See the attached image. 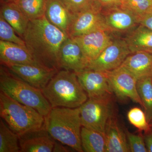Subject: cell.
I'll return each mask as SVG.
<instances>
[{
	"mask_svg": "<svg viewBox=\"0 0 152 152\" xmlns=\"http://www.w3.org/2000/svg\"><path fill=\"white\" fill-rule=\"evenodd\" d=\"M80 110L82 126L104 133L109 119L115 113L113 96L88 98Z\"/></svg>",
	"mask_w": 152,
	"mask_h": 152,
	"instance_id": "obj_6",
	"label": "cell"
},
{
	"mask_svg": "<svg viewBox=\"0 0 152 152\" xmlns=\"http://www.w3.org/2000/svg\"><path fill=\"white\" fill-rule=\"evenodd\" d=\"M121 66L129 71L137 80L152 77V54L143 52L132 53Z\"/></svg>",
	"mask_w": 152,
	"mask_h": 152,
	"instance_id": "obj_18",
	"label": "cell"
},
{
	"mask_svg": "<svg viewBox=\"0 0 152 152\" xmlns=\"http://www.w3.org/2000/svg\"><path fill=\"white\" fill-rule=\"evenodd\" d=\"M126 132L130 152H148L145 144L144 136L141 132L136 134L129 132L127 129L126 130Z\"/></svg>",
	"mask_w": 152,
	"mask_h": 152,
	"instance_id": "obj_29",
	"label": "cell"
},
{
	"mask_svg": "<svg viewBox=\"0 0 152 152\" xmlns=\"http://www.w3.org/2000/svg\"><path fill=\"white\" fill-rule=\"evenodd\" d=\"M137 88L143 104V108L150 124L152 123V77L139 79Z\"/></svg>",
	"mask_w": 152,
	"mask_h": 152,
	"instance_id": "obj_24",
	"label": "cell"
},
{
	"mask_svg": "<svg viewBox=\"0 0 152 152\" xmlns=\"http://www.w3.org/2000/svg\"><path fill=\"white\" fill-rule=\"evenodd\" d=\"M42 91L52 108L79 107L88 98L76 73L64 69L58 71Z\"/></svg>",
	"mask_w": 152,
	"mask_h": 152,
	"instance_id": "obj_3",
	"label": "cell"
},
{
	"mask_svg": "<svg viewBox=\"0 0 152 152\" xmlns=\"http://www.w3.org/2000/svg\"><path fill=\"white\" fill-rule=\"evenodd\" d=\"M124 39L132 53L143 52L152 54V30L141 25L126 35Z\"/></svg>",
	"mask_w": 152,
	"mask_h": 152,
	"instance_id": "obj_21",
	"label": "cell"
},
{
	"mask_svg": "<svg viewBox=\"0 0 152 152\" xmlns=\"http://www.w3.org/2000/svg\"><path fill=\"white\" fill-rule=\"evenodd\" d=\"M99 29L107 31L102 10L94 4L75 14L68 35L70 37H75Z\"/></svg>",
	"mask_w": 152,
	"mask_h": 152,
	"instance_id": "obj_10",
	"label": "cell"
},
{
	"mask_svg": "<svg viewBox=\"0 0 152 152\" xmlns=\"http://www.w3.org/2000/svg\"><path fill=\"white\" fill-rule=\"evenodd\" d=\"M88 61L80 47L73 38L68 37L60 49V69L77 72L86 67Z\"/></svg>",
	"mask_w": 152,
	"mask_h": 152,
	"instance_id": "obj_14",
	"label": "cell"
},
{
	"mask_svg": "<svg viewBox=\"0 0 152 152\" xmlns=\"http://www.w3.org/2000/svg\"><path fill=\"white\" fill-rule=\"evenodd\" d=\"M107 72L114 94L120 100L130 99L143 108V104L137 88V79L121 66Z\"/></svg>",
	"mask_w": 152,
	"mask_h": 152,
	"instance_id": "obj_8",
	"label": "cell"
},
{
	"mask_svg": "<svg viewBox=\"0 0 152 152\" xmlns=\"http://www.w3.org/2000/svg\"><path fill=\"white\" fill-rule=\"evenodd\" d=\"M69 36L50 23L45 16L30 20L23 39L39 65L60 69V49Z\"/></svg>",
	"mask_w": 152,
	"mask_h": 152,
	"instance_id": "obj_1",
	"label": "cell"
},
{
	"mask_svg": "<svg viewBox=\"0 0 152 152\" xmlns=\"http://www.w3.org/2000/svg\"><path fill=\"white\" fill-rule=\"evenodd\" d=\"M127 118L130 123L140 132H145L151 129L152 126L147 120L145 112L139 107H134L128 112Z\"/></svg>",
	"mask_w": 152,
	"mask_h": 152,
	"instance_id": "obj_27",
	"label": "cell"
},
{
	"mask_svg": "<svg viewBox=\"0 0 152 152\" xmlns=\"http://www.w3.org/2000/svg\"><path fill=\"white\" fill-rule=\"evenodd\" d=\"M0 116L19 137L39 132L45 128V118L44 116L1 91Z\"/></svg>",
	"mask_w": 152,
	"mask_h": 152,
	"instance_id": "obj_4",
	"label": "cell"
},
{
	"mask_svg": "<svg viewBox=\"0 0 152 152\" xmlns=\"http://www.w3.org/2000/svg\"><path fill=\"white\" fill-rule=\"evenodd\" d=\"M66 145L55 142L53 152H69L70 150L66 147Z\"/></svg>",
	"mask_w": 152,
	"mask_h": 152,
	"instance_id": "obj_34",
	"label": "cell"
},
{
	"mask_svg": "<svg viewBox=\"0 0 152 152\" xmlns=\"http://www.w3.org/2000/svg\"><path fill=\"white\" fill-rule=\"evenodd\" d=\"M139 23L152 30V13L148 14L140 18Z\"/></svg>",
	"mask_w": 152,
	"mask_h": 152,
	"instance_id": "obj_32",
	"label": "cell"
},
{
	"mask_svg": "<svg viewBox=\"0 0 152 152\" xmlns=\"http://www.w3.org/2000/svg\"><path fill=\"white\" fill-rule=\"evenodd\" d=\"M0 15L23 38L30 20L14 2L1 3Z\"/></svg>",
	"mask_w": 152,
	"mask_h": 152,
	"instance_id": "obj_20",
	"label": "cell"
},
{
	"mask_svg": "<svg viewBox=\"0 0 152 152\" xmlns=\"http://www.w3.org/2000/svg\"><path fill=\"white\" fill-rule=\"evenodd\" d=\"M47 0H15L14 2L29 20L45 16Z\"/></svg>",
	"mask_w": 152,
	"mask_h": 152,
	"instance_id": "obj_25",
	"label": "cell"
},
{
	"mask_svg": "<svg viewBox=\"0 0 152 152\" xmlns=\"http://www.w3.org/2000/svg\"><path fill=\"white\" fill-rule=\"evenodd\" d=\"M7 0H1V3L5 2L7 1Z\"/></svg>",
	"mask_w": 152,
	"mask_h": 152,
	"instance_id": "obj_35",
	"label": "cell"
},
{
	"mask_svg": "<svg viewBox=\"0 0 152 152\" xmlns=\"http://www.w3.org/2000/svg\"><path fill=\"white\" fill-rule=\"evenodd\" d=\"M0 89L19 102L35 109L45 118L52 108L42 90L25 82L2 65Z\"/></svg>",
	"mask_w": 152,
	"mask_h": 152,
	"instance_id": "obj_5",
	"label": "cell"
},
{
	"mask_svg": "<svg viewBox=\"0 0 152 152\" xmlns=\"http://www.w3.org/2000/svg\"><path fill=\"white\" fill-rule=\"evenodd\" d=\"M107 31L112 34L131 32L140 25L137 17L121 6L102 10Z\"/></svg>",
	"mask_w": 152,
	"mask_h": 152,
	"instance_id": "obj_11",
	"label": "cell"
},
{
	"mask_svg": "<svg viewBox=\"0 0 152 152\" xmlns=\"http://www.w3.org/2000/svg\"><path fill=\"white\" fill-rule=\"evenodd\" d=\"M82 146L86 152H106L105 133L82 126Z\"/></svg>",
	"mask_w": 152,
	"mask_h": 152,
	"instance_id": "obj_22",
	"label": "cell"
},
{
	"mask_svg": "<svg viewBox=\"0 0 152 152\" xmlns=\"http://www.w3.org/2000/svg\"><path fill=\"white\" fill-rule=\"evenodd\" d=\"M121 6L137 17L139 21L140 18L152 13V0H123Z\"/></svg>",
	"mask_w": 152,
	"mask_h": 152,
	"instance_id": "obj_26",
	"label": "cell"
},
{
	"mask_svg": "<svg viewBox=\"0 0 152 152\" xmlns=\"http://www.w3.org/2000/svg\"><path fill=\"white\" fill-rule=\"evenodd\" d=\"M105 135L106 152H130L126 130L121 126L115 113L109 119Z\"/></svg>",
	"mask_w": 152,
	"mask_h": 152,
	"instance_id": "obj_16",
	"label": "cell"
},
{
	"mask_svg": "<svg viewBox=\"0 0 152 152\" xmlns=\"http://www.w3.org/2000/svg\"><path fill=\"white\" fill-rule=\"evenodd\" d=\"M15 1V0H7V1L6 2H9V1Z\"/></svg>",
	"mask_w": 152,
	"mask_h": 152,
	"instance_id": "obj_36",
	"label": "cell"
},
{
	"mask_svg": "<svg viewBox=\"0 0 152 152\" xmlns=\"http://www.w3.org/2000/svg\"><path fill=\"white\" fill-rule=\"evenodd\" d=\"M41 131L39 134H37L39 131L33 133V134L31 133L32 137L29 134H28L30 137L25 135L20 137V152H53L56 142L50 135H48V133L46 134H44L46 132V129L42 134H40Z\"/></svg>",
	"mask_w": 152,
	"mask_h": 152,
	"instance_id": "obj_19",
	"label": "cell"
},
{
	"mask_svg": "<svg viewBox=\"0 0 152 152\" xmlns=\"http://www.w3.org/2000/svg\"><path fill=\"white\" fill-rule=\"evenodd\" d=\"M45 128L54 140L76 151L84 152L82 146L80 107L52 108L45 117Z\"/></svg>",
	"mask_w": 152,
	"mask_h": 152,
	"instance_id": "obj_2",
	"label": "cell"
},
{
	"mask_svg": "<svg viewBox=\"0 0 152 152\" xmlns=\"http://www.w3.org/2000/svg\"><path fill=\"white\" fill-rule=\"evenodd\" d=\"M76 74L81 86L89 99L113 95L107 72L86 69Z\"/></svg>",
	"mask_w": 152,
	"mask_h": 152,
	"instance_id": "obj_9",
	"label": "cell"
},
{
	"mask_svg": "<svg viewBox=\"0 0 152 152\" xmlns=\"http://www.w3.org/2000/svg\"><path fill=\"white\" fill-rule=\"evenodd\" d=\"M45 16L50 23L68 35L75 15L60 0H47Z\"/></svg>",
	"mask_w": 152,
	"mask_h": 152,
	"instance_id": "obj_17",
	"label": "cell"
},
{
	"mask_svg": "<svg viewBox=\"0 0 152 152\" xmlns=\"http://www.w3.org/2000/svg\"><path fill=\"white\" fill-rule=\"evenodd\" d=\"M5 66L25 82L41 90L59 71L36 65L12 64Z\"/></svg>",
	"mask_w": 152,
	"mask_h": 152,
	"instance_id": "obj_12",
	"label": "cell"
},
{
	"mask_svg": "<svg viewBox=\"0 0 152 152\" xmlns=\"http://www.w3.org/2000/svg\"><path fill=\"white\" fill-rule=\"evenodd\" d=\"M131 53L124 39L114 38L96 58L88 63L86 69L104 72L113 70Z\"/></svg>",
	"mask_w": 152,
	"mask_h": 152,
	"instance_id": "obj_7",
	"label": "cell"
},
{
	"mask_svg": "<svg viewBox=\"0 0 152 152\" xmlns=\"http://www.w3.org/2000/svg\"><path fill=\"white\" fill-rule=\"evenodd\" d=\"M0 152H20L19 136L2 119L0 121Z\"/></svg>",
	"mask_w": 152,
	"mask_h": 152,
	"instance_id": "obj_23",
	"label": "cell"
},
{
	"mask_svg": "<svg viewBox=\"0 0 152 152\" xmlns=\"http://www.w3.org/2000/svg\"><path fill=\"white\" fill-rule=\"evenodd\" d=\"M74 15L88 8L94 4V0H60Z\"/></svg>",
	"mask_w": 152,
	"mask_h": 152,
	"instance_id": "obj_30",
	"label": "cell"
},
{
	"mask_svg": "<svg viewBox=\"0 0 152 152\" xmlns=\"http://www.w3.org/2000/svg\"><path fill=\"white\" fill-rule=\"evenodd\" d=\"M0 60L1 65L4 66L12 64L39 65L26 47L2 40H0Z\"/></svg>",
	"mask_w": 152,
	"mask_h": 152,
	"instance_id": "obj_15",
	"label": "cell"
},
{
	"mask_svg": "<svg viewBox=\"0 0 152 152\" xmlns=\"http://www.w3.org/2000/svg\"><path fill=\"white\" fill-rule=\"evenodd\" d=\"M151 126H152V123L151 124Z\"/></svg>",
	"mask_w": 152,
	"mask_h": 152,
	"instance_id": "obj_37",
	"label": "cell"
},
{
	"mask_svg": "<svg viewBox=\"0 0 152 152\" xmlns=\"http://www.w3.org/2000/svg\"><path fill=\"white\" fill-rule=\"evenodd\" d=\"M112 34L105 30L99 29L71 38L80 47L88 64L96 58L113 42L114 38Z\"/></svg>",
	"mask_w": 152,
	"mask_h": 152,
	"instance_id": "obj_13",
	"label": "cell"
},
{
	"mask_svg": "<svg viewBox=\"0 0 152 152\" xmlns=\"http://www.w3.org/2000/svg\"><path fill=\"white\" fill-rule=\"evenodd\" d=\"M144 140L146 147L149 152H152V129L148 132H145Z\"/></svg>",
	"mask_w": 152,
	"mask_h": 152,
	"instance_id": "obj_33",
	"label": "cell"
},
{
	"mask_svg": "<svg viewBox=\"0 0 152 152\" xmlns=\"http://www.w3.org/2000/svg\"><path fill=\"white\" fill-rule=\"evenodd\" d=\"M123 0H94V3L102 10L121 5Z\"/></svg>",
	"mask_w": 152,
	"mask_h": 152,
	"instance_id": "obj_31",
	"label": "cell"
},
{
	"mask_svg": "<svg viewBox=\"0 0 152 152\" xmlns=\"http://www.w3.org/2000/svg\"><path fill=\"white\" fill-rule=\"evenodd\" d=\"M0 40L10 42L26 47L23 39L19 36L15 31L0 15Z\"/></svg>",
	"mask_w": 152,
	"mask_h": 152,
	"instance_id": "obj_28",
	"label": "cell"
}]
</instances>
